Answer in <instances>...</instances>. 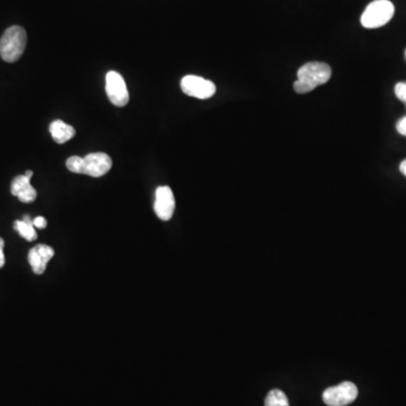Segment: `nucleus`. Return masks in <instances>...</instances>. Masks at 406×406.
Here are the masks:
<instances>
[{"instance_id": "0eeeda50", "label": "nucleus", "mask_w": 406, "mask_h": 406, "mask_svg": "<svg viewBox=\"0 0 406 406\" xmlns=\"http://www.w3.org/2000/svg\"><path fill=\"white\" fill-rule=\"evenodd\" d=\"M105 91L111 103L116 106H126L129 103V92L126 80L118 72H109L105 77Z\"/></svg>"}, {"instance_id": "f03ea898", "label": "nucleus", "mask_w": 406, "mask_h": 406, "mask_svg": "<svg viewBox=\"0 0 406 406\" xmlns=\"http://www.w3.org/2000/svg\"><path fill=\"white\" fill-rule=\"evenodd\" d=\"M112 160L105 153H92L85 157H69L66 162L67 168L72 173L86 174L92 177H101L110 172Z\"/></svg>"}, {"instance_id": "20e7f679", "label": "nucleus", "mask_w": 406, "mask_h": 406, "mask_svg": "<svg viewBox=\"0 0 406 406\" xmlns=\"http://www.w3.org/2000/svg\"><path fill=\"white\" fill-rule=\"evenodd\" d=\"M395 13L390 0H375L367 6L361 16V24L366 28H382L392 20Z\"/></svg>"}, {"instance_id": "6ab92c4d", "label": "nucleus", "mask_w": 406, "mask_h": 406, "mask_svg": "<svg viewBox=\"0 0 406 406\" xmlns=\"http://www.w3.org/2000/svg\"><path fill=\"white\" fill-rule=\"evenodd\" d=\"M24 175L28 176V179H32V176H33V172H32V170H26Z\"/></svg>"}, {"instance_id": "6e6552de", "label": "nucleus", "mask_w": 406, "mask_h": 406, "mask_svg": "<svg viewBox=\"0 0 406 406\" xmlns=\"http://www.w3.org/2000/svg\"><path fill=\"white\" fill-rule=\"evenodd\" d=\"M154 210L157 217L168 221L173 217L175 210V198L170 187H160L155 194Z\"/></svg>"}, {"instance_id": "423d86ee", "label": "nucleus", "mask_w": 406, "mask_h": 406, "mask_svg": "<svg viewBox=\"0 0 406 406\" xmlns=\"http://www.w3.org/2000/svg\"><path fill=\"white\" fill-rule=\"evenodd\" d=\"M181 88L187 97L199 99H210L217 91L216 85L212 80L206 79L200 76H194V75H189L182 78Z\"/></svg>"}, {"instance_id": "f257e3e1", "label": "nucleus", "mask_w": 406, "mask_h": 406, "mask_svg": "<svg viewBox=\"0 0 406 406\" xmlns=\"http://www.w3.org/2000/svg\"><path fill=\"white\" fill-rule=\"evenodd\" d=\"M332 76V69L324 62H308L297 72L294 89L298 94H307L324 85Z\"/></svg>"}, {"instance_id": "f3484780", "label": "nucleus", "mask_w": 406, "mask_h": 406, "mask_svg": "<svg viewBox=\"0 0 406 406\" xmlns=\"http://www.w3.org/2000/svg\"><path fill=\"white\" fill-rule=\"evenodd\" d=\"M4 246H5V242L4 239L0 237V269L5 265V256H4Z\"/></svg>"}, {"instance_id": "39448f33", "label": "nucleus", "mask_w": 406, "mask_h": 406, "mask_svg": "<svg viewBox=\"0 0 406 406\" xmlns=\"http://www.w3.org/2000/svg\"><path fill=\"white\" fill-rule=\"evenodd\" d=\"M358 397V387L351 382L329 387L323 393V401L329 406H346Z\"/></svg>"}, {"instance_id": "7ed1b4c3", "label": "nucleus", "mask_w": 406, "mask_h": 406, "mask_svg": "<svg viewBox=\"0 0 406 406\" xmlns=\"http://www.w3.org/2000/svg\"><path fill=\"white\" fill-rule=\"evenodd\" d=\"M28 35L21 26H11L0 39V55L6 62H16L24 53Z\"/></svg>"}, {"instance_id": "4468645a", "label": "nucleus", "mask_w": 406, "mask_h": 406, "mask_svg": "<svg viewBox=\"0 0 406 406\" xmlns=\"http://www.w3.org/2000/svg\"><path fill=\"white\" fill-rule=\"evenodd\" d=\"M395 95L406 104V82H398L395 86Z\"/></svg>"}, {"instance_id": "9d476101", "label": "nucleus", "mask_w": 406, "mask_h": 406, "mask_svg": "<svg viewBox=\"0 0 406 406\" xmlns=\"http://www.w3.org/2000/svg\"><path fill=\"white\" fill-rule=\"evenodd\" d=\"M11 194L20 199L21 202L31 203L35 201L36 190L32 187L31 179L28 176L20 175L16 176L11 185Z\"/></svg>"}, {"instance_id": "aec40b11", "label": "nucleus", "mask_w": 406, "mask_h": 406, "mask_svg": "<svg viewBox=\"0 0 406 406\" xmlns=\"http://www.w3.org/2000/svg\"><path fill=\"white\" fill-rule=\"evenodd\" d=\"M405 58H406V51H405Z\"/></svg>"}, {"instance_id": "1a4fd4ad", "label": "nucleus", "mask_w": 406, "mask_h": 406, "mask_svg": "<svg viewBox=\"0 0 406 406\" xmlns=\"http://www.w3.org/2000/svg\"><path fill=\"white\" fill-rule=\"evenodd\" d=\"M55 256V250L49 245L39 244L28 252V263L35 275H42L47 269L50 260Z\"/></svg>"}, {"instance_id": "f8f14e48", "label": "nucleus", "mask_w": 406, "mask_h": 406, "mask_svg": "<svg viewBox=\"0 0 406 406\" xmlns=\"http://www.w3.org/2000/svg\"><path fill=\"white\" fill-rule=\"evenodd\" d=\"M15 231H18L23 238L26 239L28 242H33L38 238L35 227L33 225V220L31 219L30 216H24L22 220H17L14 224Z\"/></svg>"}, {"instance_id": "2eb2a0df", "label": "nucleus", "mask_w": 406, "mask_h": 406, "mask_svg": "<svg viewBox=\"0 0 406 406\" xmlns=\"http://www.w3.org/2000/svg\"><path fill=\"white\" fill-rule=\"evenodd\" d=\"M396 129H397L398 133H400V135L406 137V116H404V118H402L401 120L397 122Z\"/></svg>"}, {"instance_id": "a211bd4d", "label": "nucleus", "mask_w": 406, "mask_h": 406, "mask_svg": "<svg viewBox=\"0 0 406 406\" xmlns=\"http://www.w3.org/2000/svg\"><path fill=\"white\" fill-rule=\"evenodd\" d=\"M400 170H401L402 174L406 176V160H404L400 165Z\"/></svg>"}, {"instance_id": "dca6fc26", "label": "nucleus", "mask_w": 406, "mask_h": 406, "mask_svg": "<svg viewBox=\"0 0 406 406\" xmlns=\"http://www.w3.org/2000/svg\"><path fill=\"white\" fill-rule=\"evenodd\" d=\"M47 220L44 217H36L33 219V225L35 228H39V229H44L47 227Z\"/></svg>"}, {"instance_id": "ddd939ff", "label": "nucleus", "mask_w": 406, "mask_h": 406, "mask_svg": "<svg viewBox=\"0 0 406 406\" xmlns=\"http://www.w3.org/2000/svg\"><path fill=\"white\" fill-rule=\"evenodd\" d=\"M265 406H289L288 397L280 390H272L265 398Z\"/></svg>"}, {"instance_id": "9b49d317", "label": "nucleus", "mask_w": 406, "mask_h": 406, "mask_svg": "<svg viewBox=\"0 0 406 406\" xmlns=\"http://www.w3.org/2000/svg\"><path fill=\"white\" fill-rule=\"evenodd\" d=\"M50 133L57 143H66L76 135V130L62 120H55L50 124Z\"/></svg>"}]
</instances>
